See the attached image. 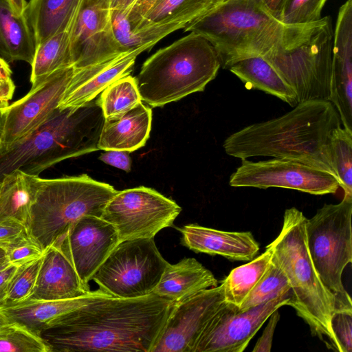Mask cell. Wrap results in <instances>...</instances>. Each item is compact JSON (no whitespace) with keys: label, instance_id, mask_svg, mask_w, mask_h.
I'll list each match as a JSON object with an SVG mask.
<instances>
[{"label":"cell","instance_id":"cell-1","mask_svg":"<svg viewBox=\"0 0 352 352\" xmlns=\"http://www.w3.org/2000/svg\"><path fill=\"white\" fill-rule=\"evenodd\" d=\"M174 303L153 293L104 296L64 314L40 336L51 352H151Z\"/></svg>","mask_w":352,"mask_h":352},{"label":"cell","instance_id":"cell-2","mask_svg":"<svg viewBox=\"0 0 352 352\" xmlns=\"http://www.w3.org/2000/svg\"><path fill=\"white\" fill-rule=\"evenodd\" d=\"M341 124L331 102L307 100L281 116L236 131L223 147L228 155L241 160L261 156L297 160L335 175L330 142Z\"/></svg>","mask_w":352,"mask_h":352},{"label":"cell","instance_id":"cell-3","mask_svg":"<svg viewBox=\"0 0 352 352\" xmlns=\"http://www.w3.org/2000/svg\"><path fill=\"white\" fill-rule=\"evenodd\" d=\"M104 120L97 97L78 108H57L32 133L0 147V178L16 169L39 175L63 160L99 150Z\"/></svg>","mask_w":352,"mask_h":352},{"label":"cell","instance_id":"cell-4","mask_svg":"<svg viewBox=\"0 0 352 352\" xmlns=\"http://www.w3.org/2000/svg\"><path fill=\"white\" fill-rule=\"evenodd\" d=\"M307 219L297 208L286 209L280 233L266 248L272 252L271 261L288 280L289 305L308 324L314 336L329 349L338 351L330 324L335 299L320 280L309 255L305 232Z\"/></svg>","mask_w":352,"mask_h":352},{"label":"cell","instance_id":"cell-5","mask_svg":"<svg viewBox=\"0 0 352 352\" xmlns=\"http://www.w3.org/2000/svg\"><path fill=\"white\" fill-rule=\"evenodd\" d=\"M284 28L261 0H223L216 1L184 30L206 39L221 67L228 69L239 60L263 56L279 41Z\"/></svg>","mask_w":352,"mask_h":352},{"label":"cell","instance_id":"cell-6","mask_svg":"<svg viewBox=\"0 0 352 352\" xmlns=\"http://www.w3.org/2000/svg\"><path fill=\"white\" fill-rule=\"evenodd\" d=\"M221 67L212 45L193 32L160 49L135 77L142 99L152 107L203 91Z\"/></svg>","mask_w":352,"mask_h":352},{"label":"cell","instance_id":"cell-7","mask_svg":"<svg viewBox=\"0 0 352 352\" xmlns=\"http://www.w3.org/2000/svg\"><path fill=\"white\" fill-rule=\"evenodd\" d=\"M333 32L331 19L285 25L279 41L263 57L294 90L298 102L329 100Z\"/></svg>","mask_w":352,"mask_h":352},{"label":"cell","instance_id":"cell-8","mask_svg":"<svg viewBox=\"0 0 352 352\" xmlns=\"http://www.w3.org/2000/svg\"><path fill=\"white\" fill-rule=\"evenodd\" d=\"M117 191L85 174L55 179L37 175L28 226L30 236L45 250L82 217H101Z\"/></svg>","mask_w":352,"mask_h":352},{"label":"cell","instance_id":"cell-9","mask_svg":"<svg viewBox=\"0 0 352 352\" xmlns=\"http://www.w3.org/2000/svg\"><path fill=\"white\" fill-rule=\"evenodd\" d=\"M352 197L324 204L307 219L306 241L320 280L335 299V311H352L350 295L342 283L344 268L352 262Z\"/></svg>","mask_w":352,"mask_h":352},{"label":"cell","instance_id":"cell-10","mask_svg":"<svg viewBox=\"0 0 352 352\" xmlns=\"http://www.w3.org/2000/svg\"><path fill=\"white\" fill-rule=\"evenodd\" d=\"M168 263L153 238L126 240L116 245L91 280L113 297H142L153 292Z\"/></svg>","mask_w":352,"mask_h":352},{"label":"cell","instance_id":"cell-11","mask_svg":"<svg viewBox=\"0 0 352 352\" xmlns=\"http://www.w3.org/2000/svg\"><path fill=\"white\" fill-rule=\"evenodd\" d=\"M182 208L173 200L145 186L117 191L101 218L116 229L119 241L151 239L172 226Z\"/></svg>","mask_w":352,"mask_h":352},{"label":"cell","instance_id":"cell-12","mask_svg":"<svg viewBox=\"0 0 352 352\" xmlns=\"http://www.w3.org/2000/svg\"><path fill=\"white\" fill-rule=\"evenodd\" d=\"M241 161L230 177L229 184L232 187L284 188L314 195L333 194L340 187L335 175L300 160L274 157L258 162Z\"/></svg>","mask_w":352,"mask_h":352},{"label":"cell","instance_id":"cell-13","mask_svg":"<svg viewBox=\"0 0 352 352\" xmlns=\"http://www.w3.org/2000/svg\"><path fill=\"white\" fill-rule=\"evenodd\" d=\"M290 292L245 311L226 302L209 321L193 352H242L270 315L289 305Z\"/></svg>","mask_w":352,"mask_h":352},{"label":"cell","instance_id":"cell-14","mask_svg":"<svg viewBox=\"0 0 352 352\" xmlns=\"http://www.w3.org/2000/svg\"><path fill=\"white\" fill-rule=\"evenodd\" d=\"M69 52L75 69L126 54L120 51L114 39L108 3L80 1L69 27Z\"/></svg>","mask_w":352,"mask_h":352},{"label":"cell","instance_id":"cell-15","mask_svg":"<svg viewBox=\"0 0 352 352\" xmlns=\"http://www.w3.org/2000/svg\"><path fill=\"white\" fill-rule=\"evenodd\" d=\"M225 304L221 284L175 302L151 352H193L205 327Z\"/></svg>","mask_w":352,"mask_h":352},{"label":"cell","instance_id":"cell-16","mask_svg":"<svg viewBox=\"0 0 352 352\" xmlns=\"http://www.w3.org/2000/svg\"><path fill=\"white\" fill-rule=\"evenodd\" d=\"M73 66L49 75L24 97L6 107L4 133L0 147L25 137L44 122L58 108L73 76Z\"/></svg>","mask_w":352,"mask_h":352},{"label":"cell","instance_id":"cell-17","mask_svg":"<svg viewBox=\"0 0 352 352\" xmlns=\"http://www.w3.org/2000/svg\"><path fill=\"white\" fill-rule=\"evenodd\" d=\"M56 241L87 288L94 273L120 243L112 224L91 215L80 218Z\"/></svg>","mask_w":352,"mask_h":352},{"label":"cell","instance_id":"cell-18","mask_svg":"<svg viewBox=\"0 0 352 352\" xmlns=\"http://www.w3.org/2000/svg\"><path fill=\"white\" fill-rule=\"evenodd\" d=\"M144 51L139 49L103 63L74 69L58 108H78L96 98L112 82L130 75L136 57Z\"/></svg>","mask_w":352,"mask_h":352},{"label":"cell","instance_id":"cell-19","mask_svg":"<svg viewBox=\"0 0 352 352\" xmlns=\"http://www.w3.org/2000/svg\"><path fill=\"white\" fill-rule=\"evenodd\" d=\"M92 291L82 283L74 267L56 241L45 249L34 289L28 300H66Z\"/></svg>","mask_w":352,"mask_h":352},{"label":"cell","instance_id":"cell-20","mask_svg":"<svg viewBox=\"0 0 352 352\" xmlns=\"http://www.w3.org/2000/svg\"><path fill=\"white\" fill-rule=\"evenodd\" d=\"M181 243L188 249L231 261H250L259 252V245L250 232H230L188 224L179 228Z\"/></svg>","mask_w":352,"mask_h":352},{"label":"cell","instance_id":"cell-21","mask_svg":"<svg viewBox=\"0 0 352 352\" xmlns=\"http://www.w3.org/2000/svg\"><path fill=\"white\" fill-rule=\"evenodd\" d=\"M329 101L343 128L352 133V23L345 19L337 21L333 33Z\"/></svg>","mask_w":352,"mask_h":352},{"label":"cell","instance_id":"cell-22","mask_svg":"<svg viewBox=\"0 0 352 352\" xmlns=\"http://www.w3.org/2000/svg\"><path fill=\"white\" fill-rule=\"evenodd\" d=\"M152 110L140 102L119 115L104 118L98 149L133 152L146 144L151 129Z\"/></svg>","mask_w":352,"mask_h":352},{"label":"cell","instance_id":"cell-23","mask_svg":"<svg viewBox=\"0 0 352 352\" xmlns=\"http://www.w3.org/2000/svg\"><path fill=\"white\" fill-rule=\"evenodd\" d=\"M107 295L109 294L99 288L89 294L72 299L28 300L13 306L0 307V313L8 322L23 324L40 335L64 314L96 298Z\"/></svg>","mask_w":352,"mask_h":352},{"label":"cell","instance_id":"cell-24","mask_svg":"<svg viewBox=\"0 0 352 352\" xmlns=\"http://www.w3.org/2000/svg\"><path fill=\"white\" fill-rule=\"evenodd\" d=\"M217 285L210 270L194 258H184L175 264L167 265L153 293L177 302Z\"/></svg>","mask_w":352,"mask_h":352},{"label":"cell","instance_id":"cell-25","mask_svg":"<svg viewBox=\"0 0 352 352\" xmlns=\"http://www.w3.org/2000/svg\"><path fill=\"white\" fill-rule=\"evenodd\" d=\"M80 0H30L23 12L34 38L35 47L68 30Z\"/></svg>","mask_w":352,"mask_h":352},{"label":"cell","instance_id":"cell-26","mask_svg":"<svg viewBox=\"0 0 352 352\" xmlns=\"http://www.w3.org/2000/svg\"><path fill=\"white\" fill-rule=\"evenodd\" d=\"M248 89H258L277 97L292 107L297 105L294 90L263 56L239 60L228 69Z\"/></svg>","mask_w":352,"mask_h":352},{"label":"cell","instance_id":"cell-27","mask_svg":"<svg viewBox=\"0 0 352 352\" xmlns=\"http://www.w3.org/2000/svg\"><path fill=\"white\" fill-rule=\"evenodd\" d=\"M34 52V35L25 17L16 14L8 0H0V56L8 63L31 65Z\"/></svg>","mask_w":352,"mask_h":352},{"label":"cell","instance_id":"cell-28","mask_svg":"<svg viewBox=\"0 0 352 352\" xmlns=\"http://www.w3.org/2000/svg\"><path fill=\"white\" fill-rule=\"evenodd\" d=\"M36 176L16 169L0 178V222L15 221L28 228Z\"/></svg>","mask_w":352,"mask_h":352},{"label":"cell","instance_id":"cell-29","mask_svg":"<svg viewBox=\"0 0 352 352\" xmlns=\"http://www.w3.org/2000/svg\"><path fill=\"white\" fill-rule=\"evenodd\" d=\"M217 0H157L138 24L134 33L151 27L177 25L182 29Z\"/></svg>","mask_w":352,"mask_h":352},{"label":"cell","instance_id":"cell-30","mask_svg":"<svg viewBox=\"0 0 352 352\" xmlns=\"http://www.w3.org/2000/svg\"><path fill=\"white\" fill-rule=\"evenodd\" d=\"M30 65L32 88L55 71L72 66L69 52V28L36 46Z\"/></svg>","mask_w":352,"mask_h":352},{"label":"cell","instance_id":"cell-31","mask_svg":"<svg viewBox=\"0 0 352 352\" xmlns=\"http://www.w3.org/2000/svg\"><path fill=\"white\" fill-rule=\"evenodd\" d=\"M271 257L270 250L266 248L258 256L231 270L221 282L226 302L239 308L267 270Z\"/></svg>","mask_w":352,"mask_h":352},{"label":"cell","instance_id":"cell-32","mask_svg":"<svg viewBox=\"0 0 352 352\" xmlns=\"http://www.w3.org/2000/svg\"><path fill=\"white\" fill-rule=\"evenodd\" d=\"M104 118L119 115L142 102L135 77L125 76L106 87L98 97Z\"/></svg>","mask_w":352,"mask_h":352},{"label":"cell","instance_id":"cell-33","mask_svg":"<svg viewBox=\"0 0 352 352\" xmlns=\"http://www.w3.org/2000/svg\"><path fill=\"white\" fill-rule=\"evenodd\" d=\"M331 163L344 196L352 197V133L340 126L331 135Z\"/></svg>","mask_w":352,"mask_h":352},{"label":"cell","instance_id":"cell-34","mask_svg":"<svg viewBox=\"0 0 352 352\" xmlns=\"http://www.w3.org/2000/svg\"><path fill=\"white\" fill-rule=\"evenodd\" d=\"M289 292L290 286L287 277L283 271L271 261L265 274L238 309L239 311H245Z\"/></svg>","mask_w":352,"mask_h":352},{"label":"cell","instance_id":"cell-35","mask_svg":"<svg viewBox=\"0 0 352 352\" xmlns=\"http://www.w3.org/2000/svg\"><path fill=\"white\" fill-rule=\"evenodd\" d=\"M0 352H51L40 335L16 322L0 328Z\"/></svg>","mask_w":352,"mask_h":352},{"label":"cell","instance_id":"cell-36","mask_svg":"<svg viewBox=\"0 0 352 352\" xmlns=\"http://www.w3.org/2000/svg\"><path fill=\"white\" fill-rule=\"evenodd\" d=\"M43 257V255L18 266L0 307L13 306L30 298L36 283Z\"/></svg>","mask_w":352,"mask_h":352},{"label":"cell","instance_id":"cell-37","mask_svg":"<svg viewBox=\"0 0 352 352\" xmlns=\"http://www.w3.org/2000/svg\"><path fill=\"white\" fill-rule=\"evenodd\" d=\"M327 0H286L281 23L284 25L306 24L320 20Z\"/></svg>","mask_w":352,"mask_h":352},{"label":"cell","instance_id":"cell-38","mask_svg":"<svg viewBox=\"0 0 352 352\" xmlns=\"http://www.w3.org/2000/svg\"><path fill=\"white\" fill-rule=\"evenodd\" d=\"M331 329L339 352L352 351V311H336L331 317Z\"/></svg>","mask_w":352,"mask_h":352},{"label":"cell","instance_id":"cell-39","mask_svg":"<svg viewBox=\"0 0 352 352\" xmlns=\"http://www.w3.org/2000/svg\"><path fill=\"white\" fill-rule=\"evenodd\" d=\"M8 263L21 265L42 256L45 250L31 237L7 250Z\"/></svg>","mask_w":352,"mask_h":352},{"label":"cell","instance_id":"cell-40","mask_svg":"<svg viewBox=\"0 0 352 352\" xmlns=\"http://www.w3.org/2000/svg\"><path fill=\"white\" fill-rule=\"evenodd\" d=\"M31 236L28 228L15 221L0 222V248L7 250Z\"/></svg>","mask_w":352,"mask_h":352},{"label":"cell","instance_id":"cell-41","mask_svg":"<svg viewBox=\"0 0 352 352\" xmlns=\"http://www.w3.org/2000/svg\"><path fill=\"white\" fill-rule=\"evenodd\" d=\"M279 318L280 314L277 309L269 317V322L252 349L253 352H270L271 351L273 336Z\"/></svg>","mask_w":352,"mask_h":352},{"label":"cell","instance_id":"cell-42","mask_svg":"<svg viewBox=\"0 0 352 352\" xmlns=\"http://www.w3.org/2000/svg\"><path fill=\"white\" fill-rule=\"evenodd\" d=\"M104 163L129 172L131 168V159L129 152L118 150H109L98 157Z\"/></svg>","mask_w":352,"mask_h":352},{"label":"cell","instance_id":"cell-43","mask_svg":"<svg viewBox=\"0 0 352 352\" xmlns=\"http://www.w3.org/2000/svg\"><path fill=\"white\" fill-rule=\"evenodd\" d=\"M157 1V0H136L132 7L126 12L133 30L135 29L143 16Z\"/></svg>","mask_w":352,"mask_h":352},{"label":"cell","instance_id":"cell-44","mask_svg":"<svg viewBox=\"0 0 352 352\" xmlns=\"http://www.w3.org/2000/svg\"><path fill=\"white\" fill-rule=\"evenodd\" d=\"M18 266L8 261L0 268V306L7 295L11 280Z\"/></svg>","mask_w":352,"mask_h":352},{"label":"cell","instance_id":"cell-45","mask_svg":"<svg viewBox=\"0 0 352 352\" xmlns=\"http://www.w3.org/2000/svg\"><path fill=\"white\" fill-rule=\"evenodd\" d=\"M271 15L281 22L283 11L286 0H261Z\"/></svg>","mask_w":352,"mask_h":352},{"label":"cell","instance_id":"cell-46","mask_svg":"<svg viewBox=\"0 0 352 352\" xmlns=\"http://www.w3.org/2000/svg\"><path fill=\"white\" fill-rule=\"evenodd\" d=\"M15 85L14 82L7 83L0 81V105L7 107L12 99Z\"/></svg>","mask_w":352,"mask_h":352},{"label":"cell","instance_id":"cell-47","mask_svg":"<svg viewBox=\"0 0 352 352\" xmlns=\"http://www.w3.org/2000/svg\"><path fill=\"white\" fill-rule=\"evenodd\" d=\"M12 70L8 62L0 56V81L7 83H12Z\"/></svg>","mask_w":352,"mask_h":352},{"label":"cell","instance_id":"cell-48","mask_svg":"<svg viewBox=\"0 0 352 352\" xmlns=\"http://www.w3.org/2000/svg\"><path fill=\"white\" fill-rule=\"evenodd\" d=\"M136 0H111L110 10H122L126 12L134 4Z\"/></svg>","mask_w":352,"mask_h":352},{"label":"cell","instance_id":"cell-49","mask_svg":"<svg viewBox=\"0 0 352 352\" xmlns=\"http://www.w3.org/2000/svg\"><path fill=\"white\" fill-rule=\"evenodd\" d=\"M14 12L18 15H23L27 6L25 0H8Z\"/></svg>","mask_w":352,"mask_h":352},{"label":"cell","instance_id":"cell-50","mask_svg":"<svg viewBox=\"0 0 352 352\" xmlns=\"http://www.w3.org/2000/svg\"><path fill=\"white\" fill-rule=\"evenodd\" d=\"M6 120V107L0 105V146L2 142Z\"/></svg>","mask_w":352,"mask_h":352},{"label":"cell","instance_id":"cell-51","mask_svg":"<svg viewBox=\"0 0 352 352\" xmlns=\"http://www.w3.org/2000/svg\"><path fill=\"white\" fill-rule=\"evenodd\" d=\"M8 262L6 250L0 248V265Z\"/></svg>","mask_w":352,"mask_h":352},{"label":"cell","instance_id":"cell-52","mask_svg":"<svg viewBox=\"0 0 352 352\" xmlns=\"http://www.w3.org/2000/svg\"><path fill=\"white\" fill-rule=\"evenodd\" d=\"M8 322V320L0 313V328Z\"/></svg>","mask_w":352,"mask_h":352},{"label":"cell","instance_id":"cell-53","mask_svg":"<svg viewBox=\"0 0 352 352\" xmlns=\"http://www.w3.org/2000/svg\"><path fill=\"white\" fill-rule=\"evenodd\" d=\"M101 1H105V2L108 3L109 4V6H110L111 0H101Z\"/></svg>","mask_w":352,"mask_h":352},{"label":"cell","instance_id":"cell-54","mask_svg":"<svg viewBox=\"0 0 352 352\" xmlns=\"http://www.w3.org/2000/svg\"><path fill=\"white\" fill-rule=\"evenodd\" d=\"M6 263H7V262H6ZM5 263L0 265V268H1V267H2Z\"/></svg>","mask_w":352,"mask_h":352},{"label":"cell","instance_id":"cell-55","mask_svg":"<svg viewBox=\"0 0 352 352\" xmlns=\"http://www.w3.org/2000/svg\"><path fill=\"white\" fill-rule=\"evenodd\" d=\"M217 1H223V0H217Z\"/></svg>","mask_w":352,"mask_h":352}]
</instances>
